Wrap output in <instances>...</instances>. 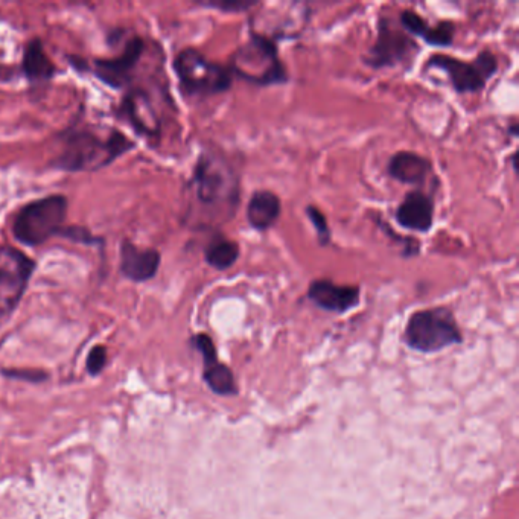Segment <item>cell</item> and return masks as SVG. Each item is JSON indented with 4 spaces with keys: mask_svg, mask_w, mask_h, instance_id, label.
Segmentation results:
<instances>
[{
    "mask_svg": "<svg viewBox=\"0 0 519 519\" xmlns=\"http://www.w3.org/2000/svg\"><path fill=\"white\" fill-rule=\"evenodd\" d=\"M134 150V142L118 130L101 134L92 128H71L61 134V150L51 165L67 172L99 171Z\"/></svg>",
    "mask_w": 519,
    "mask_h": 519,
    "instance_id": "cell-1",
    "label": "cell"
},
{
    "mask_svg": "<svg viewBox=\"0 0 519 519\" xmlns=\"http://www.w3.org/2000/svg\"><path fill=\"white\" fill-rule=\"evenodd\" d=\"M198 203L211 209L223 221L235 217L241 203V183L238 172L229 160L215 151H204L195 163L191 180Z\"/></svg>",
    "mask_w": 519,
    "mask_h": 519,
    "instance_id": "cell-2",
    "label": "cell"
},
{
    "mask_svg": "<svg viewBox=\"0 0 519 519\" xmlns=\"http://www.w3.org/2000/svg\"><path fill=\"white\" fill-rule=\"evenodd\" d=\"M229 67L233 77L259 87L279 86L290 80L279 55L278 42L255 31H250L246 45L236 49Z\"/></svg>",
    "mask_w": 519,
    "mask_h": 519,
    "instance_id": "cell-3",
    "label": "cell"
},
{
    "mask_svg": "<svg viewBox=\"0 0 519 519\" xmlns=\"http://www.w3.org/2000/svg\"><path fill=\"white\" fill-rule=\"evenodd\" d=\"M404 341L413 351L436 354L463 343V334L453 311L446 306H436L411 314L405 325Z\"/></svg>",
    "mask_w": 519,
    "mask_h": 519,
    "instance_id": "cell-4",
    "label": "cell"
},
{
    "mask_svg": "<svg viewBox=\"0 0 519 519\" xmlns=\"http://www.w3.org/2000/svg\"><path fill=\"white\" fill-rule=\"evenodd\" d=\"M174 71L180 90L188 98H209L232 89L233 74L229 64L209 60L198 49L186 48L177 54Z\"/></svg>",
    "mask_w": 519,
    "mask_h": 519,
    "instance_id": "cell-5",
    "label": "cell"
},
{
    "mask_svg": "<svg viewBox=\"0 0 519 519\" xmlns=\"http://www.w3.org/2000/svg\"><path fill=\"white\" fill-rule=\"evenodd\" d=\"M67 207V198L60 194L31 201L14 218V238L25 246L37 247L54 236H60L67 217Z\"/></svg>",
    "mask_w": 519,
    "mask_h": 519,
    "instance_id": "cell-6",
    "label": "cell"
},
{
    "mask_svg": "<svg viewBox=\"0 0 519 519\" xmlns=\"http://www.w3.org/2000/svg\"><path fill=\"white\" fill-rule=\"evenodd\" d=\"M497 55L491 51H481L472 61L460 60L451 55H431L425 63V69H439L445 72L449 83L460 95L478 93L486 89V84L497 75Z\"/></svg>",
    "mask_w": 519,
    "mask_h": 519,
    "instance_id": "cell-7",
    "label": "cell"
},
{
    "mask_svg": "<svg viewBox=\"0 0 519 519\" xmlns=\"http://www.w3.org/2000/svg\"><path fill=\"white\" fill-rule=\"evenodd\" d=\"M419 45L408 36L401 25L390 17L383 16L378 22V37L375 45L363 57L364 64L372 69H392L398 66H410L418 57Z\"/></svg>",
    "mask_w": 519,
    "mask_h": 519,
    "instance_id": "cell-8",
    "label": "cell"
},
{
    "mask_svg": "<svg viewBox=\"0 0 519 519\" xmlns=\"http://www.w3.org/2000/svg\"><path fill=\"white\" fill-rule=\"evenodd\" d=\"M36 262L11 246H0V311L13 313L22 300Z\"/></svg>",
    "mask_w": 519,
    "mask_h": 519,
    "instance_id": "cell-9",
    "label": "cell"
},
{
    "mask_svg": "<svg viewBox=\"0 0 519 519\" xmlns=\"http://www.w3.org/2000/svg\"><path fill=\"white\" fill-rule=\"evenodd\" d=\"M145 51L142 37L133 36L125 43L124 51L113 58L95 60V75L113 89H122L133 80L134 69Z\"/></svg>",
    "mask_w": 519,
    "mask_h": 519,
    "instance_id": "cell-10",
    "label": "cell"
},
{
    "mask_svg": "<svg viewBox=\"0 0 519 519\" xmlns=\"http://www.w3.org/2000/svg\"><path fill=\"white\" fill-rule=\"evenodd\" d=\"M191 344L203 357V379L207 387L218 396L238 395L235 375L229 366L218 360L214 340L207 334H197L191 338Z\"/></svg>",
    "mask_w": 519,
    "mask_h": 519,
    "instance_id": "cell-11",
    "label": "cell"
},
{
    "mask_svg": "<svg viewBox=\"0 0 519 519\" xmlns=\"http://www.w3.org/2000/svg\"><path fill=\"white\" fill-rule=\"evenodd\" d=\"M309 302L328 313L346 314L360 305L361 288L358 285H340L331 279H316L306 291Z\"/></svg>",
    "mask_w": 519,
    "mask_h": 519,
    "instance_id": "cell-12",
    "label": "cell"
},
{
    "mask_svg": "<svg viewBox=\"0 0 519 519\" xmlns=\"http://www.w3.org/2000/svg\"><path fill=\"white\" fill-rule=\"evenodd\" d=\"M119 113L125 121L130 122L131 127L137 133L145 134V136H159V113H157L148 90L141 89V87L128 90L122 99Z\"/></svg>",
    "mask_w": 519,
    "mask_h": 519,
    "instance_id": "cell-13",
    "label": "cell"
},
{
    "mask_svg": "<svg viewBox=\"0 0 519 519\" xmlns=\"http://www.w3.org/2000/svg\"><path fill=\"white\" fill-rule=\"evenodd\" d=\"M395 220L402 229L410 232H430L434 226L433 197L418 189L408 192L396 209Z\"/></svg>",
    "mask_w": 519,
    "mask_h": 519,
    "instance_id": "cell-14",
    "label": "cell"
},
{
    "mask_svg": "<svg viewBox=\"0 0 519 519\" xmlns=\"http://www.w3.org/2000/svg\"><path fill=\"white\" fill-rule=\"evenodd\" d=\"M162 256L156 249H139L133 242L124 241L119 250V268L125 278L133 282H147L156 278Z\"/></svg>",
    "mask_w": 519,
    "mask_h": 519,
    "instance_id": "cell-15",
    "label": "cell"
},
{
    "mask_svg": "<svg viewBox=\"0 0 519 519\" xmlns=\"http://www.w3.org/2000/svg\"><path fill=\"white\" fill-rule=\"evenodd\" d=\"M399 23L408 36L418 37L427 45L436 46V48H449L456 37L457 28L454 22L443 20L431 28L430 23L413 10L402 11Z\"/></svg>",
    "mask_w": 519,
    "mask_h": 519,
    "instance_id": "cell-16",
    "label": "cell"
},
{
    "mask_svg": "<svg viewBox=\"0 0 519 519\" xmlns=\"http://www.w3.org/2000/svg\"><path fill=\"white\" fill-rule=\"evenodd\" d=\"M433 171V162L414 151H398L387 163V174L402 185H422Z\"/></svg>",
    "mask_w": 519,
    "mask_h": 519,
    "instance_id": "cell-17",
    "label": "cell"
},
{
    "mask_svg": "<svg viewBox=\"0 0 519 519\" xmlns=\"http://www.w3.org/2000/svg\"><path fill=\"white\" fill-rule=\"evenodd\" d=\"M282 215V201L278 194L268 189L253 192L247 204L246 217L250 227L258 232H267L278 223Z\"/></svg>",
    "mask_w": 519,
    "mask_h": 519,
    "instance_id": "cell-18",
    "label": "cell"
},
{
    "mask_svg": "<svg viewBox=\"0 0 519 519\" xmlns=\"http://www.w3.org/2000/svg\"><path fill=\"white\" fill-rule=\"evenodd\" d=\"M22 69L31 83H45L55 77L57 67L46 54L42 40H29L23 51Z\"/></svg>",
    "mask_w": 519,
    "mask_h": 519,
    "instance_id": "cell-19",
    "label": "cell"
},
{
    "mask_svg": "<svg viewBox=\"0 0 519 519\" xmlns=\"http://www.w3.org/2000/svg\"><path fill=\"white\" fill-rule=\"evenodd\" d=\"M239 255L241 249L238 242L224 238L223 235L215 236L204 249V261L217 271L230 270L238 262Z\"/></svg>",
    "mask_w": 519,
    "mask_h": 519,
    "instance_id": "cell-20",
    "label": "cell"
},
{
    "mask_svg": "<svg viewBox=\"0 0 519 519\" xmlns=\"http://www.w3.org/2000/svg\"><path fill=\"white\" fill-rule=\"evenodd\" d=\"M305 214L308 220L311 221V224H313L314 229H316L320 246L328 247L332 241V232L328 220H326V215L320 211L319 207L313 206V204L306 206Z\"/></svg>",
    "mask_w": 519,
    "mask_h": 519,
    "instance_id": "cell-21",
    "label": "cell"
},
{
    "mask_svg": "<svg viewBox=\"0 0 519 519\" xmlns=\"http://www.w3.org/2000/svg\"><path fill=\"white\" fill-rule=\"evenodd\" d=\"M197 4L200 7L211 8V10H220L221 13H246L261 5L253 0H207V2H197Z\"/></svg>",
    "mask_w": 519,
    "mask_h": 519,
    "instance_id": "cell-22",
    "label": "cell"
},
{
    "mask_svg": "<svg viewBox=\"0 0 519 519\" xmlns=\"http://www.w3.org/2000/svg\"><path fill=\"white\" fill-rule=\"evenodd\" d=\"M107 364V349L104 346H95L87 357V372L90 375H98Z\"/></svg>",
    "mask_w": 519,
    "mask_h": 519,
    "instance_id": "cell-23",
    "label": "cell"
},
{
    "mask_svg": "<svg viewBox=\"0 0 519 519\" xmlns=\"http://www.w3.org/2000/svg\"><path fill=\"white\" fill-rule=\"evenodd\" d=\"M60 236L72 239V241L84 242V244H89V246H92L93 242H99V238L93 236L89 230L81 229V227H64Z\"/></svg>",
    "mask_w": 519,
    "mask_h": 519,
    "instance_id": "cell-24",
    "label": "cell"
},
{
    "mask_svg": "<svg viewBox=\"0 0 519 519\" xmlns=\"http://www.w3.org/2000/svg\"><path fill=\"white\" fill-rule=\"evenodd\" d=\"M4 375L8 376V378L13 379H22V381H31V383H40V381H45L48 378V375L43 372H37V370H4Z\"/></svg>",
    "mask_w": 519,
    "mask_h": 519,
    "instance_id": "cell-25",
    "label": "cell"
},
{
    "mask_svg": "<svg viewBox=\"0 0 519 519\" xmlns=\"http://www.w3.org/2000/svg\"><path fill=\"white\" fill-rule=\"evenodd\" d=\"M507 134H510L512 137H518L519 130L518 124H516V122H513V124L510 125L509 130H507Z\"/></svg>",
    "mask_w": 519,
    "mask_h": 519,
    "instance_id": "cell-26",
    "label": "cell"
},
{
    "mask_svg": "<svg viewBox=\"0 0 519 519\" xmlns=\"http://www.w3.org/2000/svg\"><path fill=\"white\" fill-rule=\"evenodd\" d=\"M510 162H512V169L515 174H518V159H516V151L510 156Z\"/></svg>",
    "mask_w": 519,
    "mask_h": 519,
    "instance_id": "cell-27",
    "label": "cell"
}]
</instances>
